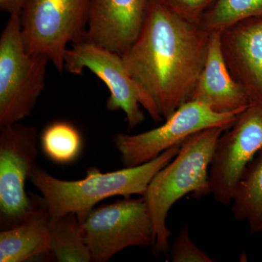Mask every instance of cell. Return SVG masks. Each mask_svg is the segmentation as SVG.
Wrapping results in <instances>:
<instances>
[{
	"label": "cell",
	"instance_id": "cell-10",
	"mask_svg": "<svg viewBox=\"0 0 262 262\" xmlns=\"http://www.w3.org/2000/svg\"><path fill=\"white\" fill-rule=\"evenodd\" d=\"M64 70L73 75H80L84 70H89L102 80L110 92L107 110H122L129 129L144 121L145 116L140 108L137 89L122 55L84 39L67 50Z\"/></svg>",
	"mask_w": 262,
	"mask_h": 262
},
{
	"label": "cell",
	"instance_id": "cell-9",
	"mask_svg": "<svg viewBox=\"0 0 262 262\" xmlns=\"http://www.w3.org/2000/svg\"><path fill=\"white\" fill-rule=\"evenodd\" d=\"M262 149V103H251L219 138L209 169L211 194L217 203H232L248 164Z\"/></svg>",
	"mask_w": 262,
	"mask_h": 262
},
{
	"label": "cell",
	"instance_id": "cell-18",
	"mask_svg": "<svg viewBox=\"0 0 262 262\" xmlns=\"http://www.w3.org/2000/svg\"><path fill=\"white\" fill-rule=\"evenodd\" d=\"M262 18V0H216L201 26L209 32H222L246 19Z\"/></svg>",
	"mask_w": 262,
	"mask_h": 262
},
{
	"label": "cell",
	"instance_id": "cell-11",
	"mask_svg": "<svg viewBox=\"0 0 262 262\" xmlns=\"http://www.w3.org/2000/svg\"><path fill=\"white\" fill-rule=\"evenodd\" d=\"M151 0H89L84 39L122 55L137 39Z\"/></svg>",
	"mask_w": 262,
	"mask_h": 262
},
{
	"label": "cell",
	"instance_id": "cell-15",
	"mask_svg": "<svg viewBox=\"0 0 262 262\" xmlns=\"http://www.w3.org/2000/svg\"><path fill=\"white\" fill-rule=\"evenodd\" d=\"M232 202L235 220L247 222L251 234L261 232L262 149L245 170Z\"/></svg>",
	"mask_w": 262,
	"mask_h": 262
},
{
	"label": "cell",
	"instance_id": "cell-13",
	"mask_svg": "<svg viewBox=\"0 0 262 262\" xmlns=\"http://www.w3.org/2000/svg\"><path fill=\"white\" fill-rule=\"evenodd\" d=\"M222 32H211L206 63L189 101L208 105L220 113H241L249 106L246 90L228 70L221 44Z\"/></svg>",
	"mask_w": 262,
	"mask_h": 262
},
{
	"label": "cell",
	"instance_id": "cell-20",
	"mask_svg": "<svg viewBox=\"0 0 262 262\" xmlns=\"http://www.w3.org/2000/svg\"><path fill=\"white\" fill-rule=\"evenodd\" d=\"M170 257L173 262H213L206 253L200 249L189 236L188 226L179 231L173 246L170 248Z\"/></svg>",
	"mask_w": 262,
	"mask_h": 262
},
{
	"label": "cell",
	"instance_id": "cell-5",
	"mask_svg": "<svg viewBox=\"0 0 262 262\" xmlns=\"http://www.w3.org/2000/svg\"><path fill=\"white\" fill-rule=\"evenodd\" d=\"M89 0H29L20 13L27 51L47 56L64 70L68 45L84 39Z\"/></svg>",
	"mask_w": 262,
	"mask_h": 262
},
{
	"label": "cell",
	"instance_id": "cell-2",
	"mask_svg": "<svg viewBox=\"0 0 262 262\" xmlns=\"http://www.w3.org/2000/svg\"><path fill=\"white\" fill-rule=\"evenodd\" d=\"M182 144L165 150L155 159L134 167L101 173L91 167L85 178L66 181L55 178L37 166L29 181L42 194V199L51 216L75 213L82 223L95 205L106 198H125L145 194L155 175L178 154Z\"/></svg>",
	"mask_w": 262,
	"mask_h": 262
},
{
	"label": "cell",
	"instance_id": "cell-8",
	"mask_svg": "<svg viewBox=\"0 0 262 262\" xmlns=\"http://www.w3.org/2000/svg\"><path fill=\"white\" fill-rule=\"evenodd\" d=\"M0 130V215L2 226L8 229L20 224L35 206L25 184L38 166V136L35 127L20 122Z\"/></svg>",
	"mask_w": 262,
	"mask_h": 262
},
{
	"label": "cell",
	"instance_id": "cell-3",
	"mask_svg": "<svg viewBox=\"0 0 262 262\" xmlns=\"http://www.w3.org/2000/svg\"><path fill=\"white\" fill-rule=\"evenodd\" d=\"M226 130L221 127L205 129L187 138L178 154L155 176L143 195L154 224L155 256L170 251L167 217L172 206L188 194L198 198L211 194L209 169L215 144Z\"/></svg>",
	"mask_w": 262,
	"mask_h": 262
},
{
	"label": "cell",
	"instance_id": "cell-4",
	"mask_svg": "<svg viewBox=\"0 0 262 262\" xmlns=\"http://www.w3.org/2000/svg\"><path fill=\"white\" fill-rule=\"evenodd\" d=\"M50 60L24 44L20 15H10L0 37V127L32 114L46 87Z\"/></svg>",
	"mask_w": 262,
	"mask_h": 262
},
{
	"label": "cell",
	"instance_id": "cell-19",
	"mask_svg": "<svg viewBox=\"0 0 262 262\" xmlns=\"http://www.w3.org/2000/svg\"><path fill=\"white\" fill-rule=\"evenodd\" d=\"M173 14L190 23L201 25L207 11L216 0H156Z\"/></svg>",
	"mask_w": 262,
	"mask_h": 262
},
{
	"label": "cell",
	"instance_id": "cell-7",
	"mask_svg": "<svg viewBox=\"0 0 262 262\" xmlns=\"http://www.w3.org/2000/svg\"><path fill=\"white\" fill-rule=\"evenodd\" d=\"M239 114L216 113L205 103L189 101L156 128L135 135L117 134L115 136V146L125 168L137 166L155 159L165 150L182 144L199 131L213 127L227 130Z\"/></svg>",
	"mask_w": 262,
	"mask_h": 262
},
{
	"label": "cell",
	"instance_id": "cell-1",
	"mask_svg": "<svg viewBox=\"0 0 262 262\" xmlns=\"http://www.w3.org/2000/svg\"><path fill=\"white\" fill-rule=\"evenodd\" d=\"M211 32L151 0L137 39L122 59L141 106L154 121L167 120L190 100L206 63Z\"/></svg>",
	"mask_w": 262,
	"mask_h": 262
},
{
	"label": "cell",
	"instance_id": "cell-17",
	"mask_svg": "<svg viewBox=\"0 0 262 262\" xmlns=\"http://www.w3.org/2000/svg\"><path fill=\"white\" fill-rule=\"evenodd\" d=\"M44 154L54 163L66 165L73 163L82 149L80 131L67 122L57 121L48 125L40 136Z\"/></svg>",
	"mask_w": 262,
	"mask_h": 262
},
{
	"label": "cell",
	"instance_id": "cell-6",
	"mask_svg": "<svg viewBox=\"0 0 262 262\" xmlns=\"http://www.w3.org/2000/svg\"><path fill=\"white\" fill-rule=\"evenodd\" d=\"M91 260L108 261L131 246L152 247L154 224L144 198H124L91 210L81 223Z\"/></svg>",
	"mask_w": 262,
	"mask_h": 262
},
{
	"label": "cell",
	"instance_id": "cell-16",
	"mask_svg": "<svg viewBox=\"0 0 262 262\" xmlns=\"http://www.w3.org/2000/svg\"><path fill=\"white\" fill-rule=\"evenodd\" d=\"M50 251L57 261L90 262L91 253L75 213L49 219Z\"/></svg>",
	"mask_w": 262,
	"mask_h": 262
},
{
	"label": "cell",
	"instance_id": "cell-12",
	"mask_svg": "<svg viewBox=\"0 0 262 262\" xmlns=\"http://www.w3.org/2000/svg\"><path fill=\"white\" fill-rule=\"evenodd\" d=\"M221 44L229 72L250 102L262 103V18L246 19L225 29Z\"/></svg>",
	"mask_w": 262,
	"mask_h": 262
},
{
	"label": "cell",
	"instance_id": "cell-21",
	"mask_svg": "<svg viewBox=\"0 0 262 262\" xmlns=\"http://www.w3.org/2000/svg\"><path fill=\"white\" fill-rule=\"evenodd\" d=\"M29 0H0V10L8 14L20 15Z\"/></svg>",
	"mask_w": 262,
	"mask_h": 262
},
{
	"label": "cell",
	"instance_id": "cell-14",
	"mask_svg": "<svg viewBox=\"0 0 262 262\" xmlns=\"http://www.w3.org/2000/svg\"><path fill=\"white\" fill-rule=\"evenodd\" d=\"M20 224L0 232V262H24L50 251V214L42 196Z\"/></svg>",
	"mask_w": 262,
	"mask_h": 262
}]
</instances>
